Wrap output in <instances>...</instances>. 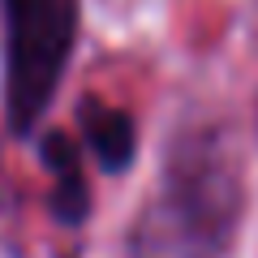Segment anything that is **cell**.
Instances as JSON below:
<instances>
[{
  "mask_svg": "<svg viewBox=\"0 0 258 258\" xmlns=\"http://www.w3.org/2000/svg\"><path fill=\"white\" fill-rule=\"evenodd\" d=\"M47 164H52V194H56V211L64 215V220H78V215L86 211V185H82V168H78V155L74 147L60 138V134H52V142H47Z\"/></svg>",
  "mask_w": 258,
  "mask_h": 258,
  "instance_id": "4",
  "label": "cell"
},
{
  "mask_svg": "<svg viewBox=\"0 0 258 258\" xmlns=\"http://www.w3.org/2000/svg\"><path fill=\"white\" fill-rule=\"evenodd\" d=\"M86 142L103 168H125L134 155V125L120 112H108L99 103L86 108Z\"/></svg>",
  "mask_w": 258,
  "mask_h": 258,
  "instance_id": "3",
  "label": "cell"
},
{
  "mask_svg": "<svg viewBox=\"0 0 258 258\" xmlns=\"http://www.w3.org/2000/svg\"><path fill=\"white\" fill-rule=\"evenodd\" d=\"M241 203L237 155L220 134H194L168 164L142 224V258H215Z\"/></svg>",
  "mask_w": 258,
  "mask_h": 258,
  "instance_id": "1",
  "label": "cell"
},
{
  "mask_svg": "<svg viewBox=\"0 0 258 258\" xmlns=\"http://www.w3.org/2000/svg\"><path fill=\"white\" fill-rule=\"evenodd\" d=\"M9 13V120L39 125L69 60L78 0H5Z\"/></svg>",
  "mask_w": 258,
  "mask_h": 258,
  "instance_id": "2",
  "label": "cell"
}]
</instances>
